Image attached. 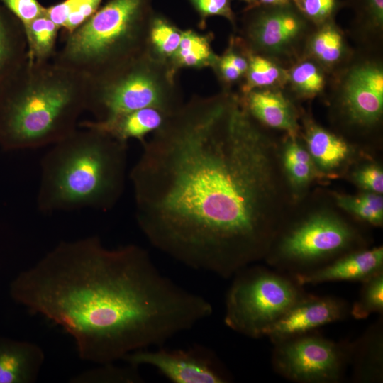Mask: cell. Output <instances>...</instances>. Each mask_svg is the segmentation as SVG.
Masks as SVG:
<instances>
[{"mask_svg":"<svg viewBox=\"0 0 383 383\" xmlns=\"http://www.w3.org/2000/svg\"><path fill=\"white\" fill-rule=\"evenodd\" d=\"M354 13V27L359 39L374 47L383 33V0H345Z\"/></svg>","mask_w":383,"mask_h":383,"instance_id":"cell-27","label":"cell"},{"mask_svg":"<svg viewBox=\"0 0 383 383\" xmlns=\"http://www.w3.org/2000/svg\"><path fill=\"white\" fill-rule=\"evenodd\" d=\"M313 27L292 2L247 6L235 36L249 52L287 68L303 56Z\"/></svg>","mask_w":383,"mask_h":383,"instance_id":"cell-9","label":"cell"},{"mask_svg":"<svg viewBox=\"0 0 383 383\" xmlns=\"http://www.w3.org/2000/svg\"><path fill=\"white\" fill-rule=\"evenodd\" d=\"M122 360L138 367L150 366L174 383H226L231 380L216 354L200 345L179 349L145 348L127 354Z\"/></svg>","mask_w":383,"mask_h":383,"instance_id":"cell-12","label":"cell"},{"mask_svg":"<svg viewBox=\"0 0 383 383\" xmlns=\"http://www.w3.org/2000/svg\"><path fill=\"white\" fill-rule=\"evenodd\" d=\"M171 63L146 50L128 62L88 78L86 111L106 121L145 107L174 113L184 103Z\"/></svg>","mask_w":383,"mask_h":383,"instance_id":"cell-6","label":"cell"},{"mask_svg":"<svg viewBox=\"0 0 383 383\" xmlns=\"http://www.w3.org/2000/svg\"><path fill=\"white\" fill-rule=\"evenodd\" d=\"M232 277L225 296L223 322L250 338L263 337L265 331L304 294L294 278L253 264Z\"/></svg>","mask_w":383,"mask_h":383,"instance_id":"cell-7","label":"cell"},{"mask_svg":"<svg viewBox=\"0 0 383 383\" xmlns=\"http://www.w3.org/2000/svg\"><path fill=\"white\" fill-rule=\"evenodd\" d=\"M354 54L345 33L333 19L313 27L303 55L311 57L333 75L344 67Z\"/></svg>","mask_w":383,"mask_h":383,"instance_id":"cell-17","label":"cell"},{"mask_svg":"<svg viewBox=\"0 0 383 383\" xmlns=\"http://www.w3.org/2000/svg\"><path fill=\"white\" fill-rule=\"evenodd\" d=\"M382 318L371 325L352 343H348L353 380L360 383L383 380Z\"/></svg>","mask_w":383,"mask_h":383,"instance_id":"cell-19","label":"cell"},{"mask_svg":"<svg viewBox=\"0 0 383 383\" xmlns=\"http://www.w3.org/2000/svg\"><path fill=\"white\" fill-rule=\"evenodd\" d=\"M337 205L357 218L373 226L383 222V197L365 192L358 195L334 194Z\"/></svg>","mask_w":383,"mask_h":383,"instance_id":"cell-30","label":"cell"},{"mask_svg":"<svg viewBox=\"0 0 383 383\" xmlns=\"http://www.w3.org/2000/svg\"><path fill=\"white\" fill-rule=\"evenodd\" d=\"M104 0H62L45 7V14L67 35L79 28L98 11Z\"/></svg>","mask_w":383,"mask_h":383,"instance_id":"cell-28","label":"cell"},{"mask_svg":"<svg viewBox=\"0 0 383 383\" xmlns=\"http://www.w3.org/2000/svg\"><path fill=\"white\" fill-rule=\"evenodd\" d=\"M79 128L42 158L37 206L43 213L107 211L124 192L128 143L94 128Z\"/></svg>","mask_w":383,"mask_h":383,"instance_id":"cell-4","label":"cell"},{"mask_svg":"<svg viewBox=\"0 0 383 383\" xmlns=\"http://www.w3.org/2000/svg\"><path fill=\"white\" fill-rule=\"evenodd\" d=\"M248 67L240 84L239 94H245L255 89H284L287 67L268 57L248 51Z\"/></svg>","mask_w":383,"mask_h":383,"instance_id":"cell-25","label":"cell"},{"mask_svg":"<svg viewBox=\"0 0 383 383\" xmlns=\"http://www.w3.org/2000/svg\"><path fill=\"white\" fill-rule=\"evenodd\" d=\"M383 271V248L355 250L311 271L293 276L300 286L330 282H362Z\"/></svg>","mask_w":383,"mask_h":383,"instance_id":"cell-14","label":"cell"},{"mask_svg":"<svg viewBox=\"0 0 383 383\" xmlns=\"http://www.w3.org/2000/svg\"><path fill=\"white\" fill-rule=\"evenodd\" d=\"M273 344V369L294 382H339L349 365L348 343H336L311 333Z\"/></svg>","mask_w":383,"mask_h":383,"instance_id":"cell-10","label":"cell"},{"mask_svg":"<svg viewBox=\"0 0 383 383\" xmlns=\"http://www.w3.org/2000/svg\"><path fill=\"white\" fill-rule=\"evenodd\" d=\"M28 60L39 62L52 61L56 54L60 28L45 13L23 28Z\"/></svg>","mask_w":383,"mask_h":383,"instance_id":"cell-26","label":"cell"},{"mask_svg":"<svg viewBox=\"0 0 383 383\" xmlns=\"http://www.w3.org/2000/svg\"><path fill=\"white\" fill-rule=\"evenodd\" d=\"M353 182L366 192L382 194L383 171L380 166L368 164L357 169L352 174Z\"/></svg>","mask_w":383,"mask_h":383,"instance_id":"cell-36","label":"cell"},{"mask_svg":"<svg viewBox=\"0 0 383 383\" xmlns=\"http://www.w3.org/2000/svg\"><path fill=\"white\" fill-rule=\"evenodd\" d=\"M45 353L37 344L0 336V383H33Z\"/></svg>","mask_w":383,"mask_h":383,"instance_id":"cell-16","label":"cell"},{"mask_svg":"<svg viewBox=\"0 0 383 383\" xmlns=\"http://www.w3.org/2000/svg\"><path fill=\"white\" fill-rule=\"evenodd\" d=\"M142 145L128 177L151 245L223 279L265 259L284 226L286 177L238 94L194 96Z\"/></svg>","mask_w":383,"mask_h":383,"instance_id":"cell-1","label":"cell"},{"mask_svg":"<svg viewBox=\"0 0 383 383\" xmlns=\"http://www.w3.org/2000/svg\"><path fill=\"white\" fill-rule=\"evenodd\" d=\"M332 77L334 98L348 122L362 128L379 123L383 115V65L379 58L355 53Z\"/></svg>","mask_w":383,"mask_h":383,"instance_id":"cell-11","label":"cell"},{"mask_svg":"<svg viewBox=\"0 0 383 383\" xmlns=\"http://www.w3.org/2000/svg\"><path fill=\"white\" fill-rule=\"evenodd\" d=\"M27 60V43L19 21L0 4V84Z\"/></svg>","mask_w":383,"mask_h":383,"instance_id":"cell-21","label":"cell"},{"mask_svg":"<svg viewBox=\"0 0 383 383\" xmlns=\"http://www.w3.org/2000/svg\"><path fill=\"white\" fill-rule=\"evenodd\" d=\"M358 240L355 228L342 218L320 211L287 228L282 227L264 260L294 276L353 251Z\"/></svg>","mask_w":383,"mask_h":383,"instance_id":"cell-8","label":"cell"},{"mask_svg":"<svg viewBox=\"0 0 383 383\" xmlns=\"http://www.w3.org/2000/svg\"><path fill=\"white\" fill-rule=\"evenodd\" d=\"M152 0H108L70 34L52 62L90 78L134 58L147 48Z\"/></svg>","mask_w":383,"mask_h":383,"instance_id":"cell-5","label":"cell"},{"mask_svg":"<svg viewBox=\"0 0 383 383\" xmlns=\"http://www.w3.org/2000/svg\"><path fill=\"white\" fill-rule=\"evenodd\" d=\"M238 95L245 110L262 126L298 137L301 126L297 111L284 89H255Z\"/></svg>","mask_w":383,"mask_h":383,"instance_id":"cell-15","label":"cell"},{"mask_svg":"<svg viewBox=\"0 0 383 383\" xmlns=\"http://www.w3.org/2000/svg\"><path fill=\"white\" fill-rule=\"evenodd\" d=\"M306 150L321 174L340 169L352 155L351 146L339 135L318 125L304 121Z\"/></svg>","mask_w":383,"mask_h":383,"instance_id":"cell-20","label":"cell"},{"mask_svg":"<svg viewBox=\"0 0 383 383\" xmlns=\"http://www.w3.org/2000/svg\"><path fill=\"white\" fill-rule=\"evenodd\" d=\"M297 138L287 135L281 153V162L289 184L294 189L301 190L321 173Z\"/></svg>","mask_w":383,"mask_h":383,"instance_id":"cell-24","label":"cell"},{"mask_svg":"<svg viewBox=\"0 0 383 383\" xmlns=\"http://www.w3.org/2000/svg\"><path fill=\"white\" fill-rule=\"evenodd\" d=\"M87 77L52 61L27 60L0 84V147L52 145L78 128Z\"/></svg>","mask_w":383,"mask_h":383,"instance_id":"cell-3","label":"cell"},{"mask_svg":"<svg viewBox=\"0 0 383 383\" xmlns=\"http://www.w3.org/2000/svg\"><path fill=\"white\" fill-rule=\"evenodd\" d=\"M231 0H188L200 18L199 27L206 26V21L211 16H221L227 19L234 29L236 18L231 7Z\"/></svg>","mask_w":383,"mask_h":383,"instance_id":"cell-34","label":"cell"},{"mask_svg":"<svg viewBox=\"0 0 383 383\" xmlns=\"http://www.w3.org/2000/svg\"><path fill=\"white\" fill-rule=\"evenodd\" d=\"M172 113L158 108L145 107L106 121H84L78 126L102 131L125 143L135 139L143 144L147 137L157 131Z\"/></svg>","mask_w":383,"mask_h":383,"instance_id":"cell-18","label":"cell"},{"mask_svg":"<svg viewBox=\"0 0 383 383\" xmlns=\"http://www.w3.org/2000/svg\"><path fill=\"white\" fill-rule=\"evenodd\" d=\"M248 4V6H254L257 4L258 0H242Z\"/></svg>","mask_w":383,"mask_h":383,"instance_id":"cell-38","label":"cell"},{"mask_svg":"<svg viewBox=\"0 0 383 383\" xmlns=\"http://www.w3.org/2000/svg\"><path fill=\"white\" fill-rule=\"evenodd\" d=\"M213 37L211 33L182 30L179 45L170 61L172 67L177 72L182 68H212L218 57L211 46Z\"/></svg>","mask_w":383,"mask_h":383,"instance_id":"cell-23","label":"cell"},{"mask_svg":"<svg viewBox=\"0 0 383 383\" xmlns=\"http://www.w3.org/2000/svg\"><path fill=\"white\" fill-rule=\"evenodd\" d=\"M284 90L296 98L313 99L321 94L329 82L328 73L315 60L303 55L287 68Z\"/></svg>","mask_w":383,"mask_h":383,"instance_id":"cell-22","label":"cell"},{"mask_svg":"<svg viewBox=\"0 0 383 383\" xmlns=\"http://www.w3.org/2000/svg\"><path fill=\"white\" fill-rule=\"evenodd\" d=\"M13 300L60 326L79 357L98 365L163 346L209 318L203 296L164 274L135 244L97 236L63 241L11 282Z\"/></svg>","mask_w":383,"mask_h":383,"instance_id":"cell-2","label":"cell"},{"mask_svg":"<svg viewBox=\"0 0 383 383\" xmlns=\"http://www.w3.org/2000/svg\"><path fill=\"white\" fill-rule=\"evenodd\" d=\"M292 2L314 26L335 19L345 6L341 0H292Z\"/></svg>","mask_w":383,"mask_h":383,"instance_id":"cell-33","label":"cell"},{"mask_svg":"<svg viewBox=\"0 0 383 383\" xmlns=\"http://www.w3.org/2000/svg\"><path fill=\"white\" fill-rule=\"evenodd\" d=\"M182 35V30L167 18L153 13L148 27L147 49L158 58L170 62Z\"/></svg>","mask_w":383,"mask_h":383,"instance_id":"cell-29","label":"cell"},{"mask_svg":"<svg viewBox=\"0 0 383 383\" xmlns=\"http://www.w3.org/2000/svg\"><path fill=\"white\" fill-rule=\"evenodd\" d=\"M219 83L225 91H231V87L242 82L244 75L222 55L218 59L211 68Z\"/></svg>","mask_w":383,"mask_h":383,"instance_id":"cell-37","label":"cell"},{"mask_svg":"<svg viewBox=\"0 0 383 383\" xmlns=\"http://www.w3.org/2000/svg\"><path fill=\"white\" fill-rule=\"evenodd\" d=\"M115 362L100 364L93 368L74 376L70 379L75 383H140L143 379L138 367L127 364L121 367Z\"/></svg>","mask_w":383,"mask_h":383,"instance_id":"cell-31","label":"cell"},{"mask_svg":"<svg viewBox=\"0 0 383 383\" xmlns=\"http://www.w3.org/2000/svg\"><path fill=\"white\" fill-rule=\"evenodd\" d=\"M348 303L333 296L303 294L281 317L264 332L272 343L311 333L323 326L345 318Z\"/></svg>","mask_w":383,"mask_h":383,"instance_id":"cell-13","label":"cell"},{"mask_svg":"<svg viewBox=\"0 0 383 383\" xmlns=\"http://www.w3.org/2000/svg\"><path fill=\"white\" fill-rule=\"evenodd\" d=\"M0 4L19 21L23 28L45 13V6L38 0H0Z\"/></svg>","mask_w":383,"mask_h":383,"instance_id":"cell-35","label":"cell"},{"mask_svg":"<svg viewBox=\"0 0 383 383\" xmlns=\"http://www.w3.org/2000/svg\"><path fill=\"white\" fill-rule=\"evenodd\" d=\"M362 283L357 299L350 308V314L355 319H365L372 313H383V271Z\"/></svg>","mask_w":383,"mask_h":383,"instance_id":"cell-32","label":"cell"}]
</instances>
